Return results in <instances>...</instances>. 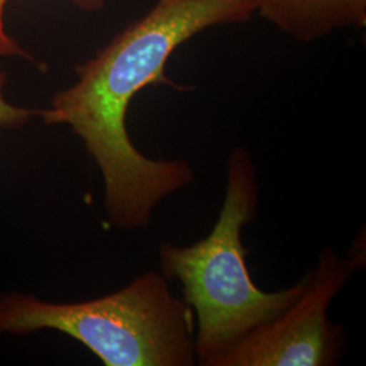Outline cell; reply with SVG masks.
I'll return each mask as SVG.
<instances>
[{"label": "cell", "mask_w": 366, "mask_h": 366, "mask_svg": "<svg viewBox=\"0 0 366 366\" xmlns=\"http://www.w3.org/2000/svg\"><path fill=\"white\" fill-rule=\"evenodd\" d=\"M7 0H0V56H24L29 57L27 53L14 41L4 30L3 11ZM83 11H101L105 7L106 0H69Z\"/></svg>", "instance_id": "6"}, {"label": "cell", "mask_w": 366, "mask_h": 366, "mask_svg": "<svg viewBox=\"0 0 366 366\" xmlns=\"http://www.w3.org/2000/svg\"><path fill=\"white\" fill-rule=\"evenodd\" d=\"M364 263L365 251L342 258L334 249H323L299 299L236 342L209 366L335 365L343 334L328 319V305Z\"/></svg>", "instance_id": "4"}, {"label": "cell", "mask_w": 366, "mask_h": 366, "mask_svg": "<svg viewBox=\"0 0 366 366\" xmlns=\"http://www.w3.org/2000/svg\"><path fill=\"white\" fill-rule=\"evenodd\" d=\"M259 186L249 152L235 148L228 157L227 192L219 219L205 239L187 247L163 243L160 270L166 280L182 284V300L196 312L194 352L201 365L251 331L273 320L299 299L311 270L290 288L267 293L247 269L242 229L254 222Z\"/></svg>", "instance_id": "2"}, {"label": "cell", "mask_w": 366, "mask_h": 366, "mask_svg": "<svg viewBox=\"0 0 366 366\" xmlns=\"http://www.w3.org/2000/svg\"><path fill=\"white\" fill-rule=\"evenodd\" d=\"M254 14L251 0H157L39 110L45 124L69 125L83 140L102 171L106 212L118 229H147L157 202L194 178L184 160H154L136 149L127 131L133 98L154 84L186 90L166 75L171 54L207 29L243 24Z\"/></svg>", "instance_id": "1"}, {"label": "cell", "mask_w": 366, "mask_h": 366, "mask_svg": "<svg viewBox=\"0 0 366 366\" xmlns=\"http://www.w3.org/2000/svg\"><path fill=\"white\" fill-rule=\"evenodd\" d=\"M254 13L292 39L311 42L366 25V0H251Z\"/></svg>", "instance_id": "5"}, {"label": "cell", "mask_w": 366, "mask_h": 366, "mask_svg": "<svg viewBox=\"0 0 366 366\" xmlns=\"http://www.w3.org/2000/svg\"><path fill=\"white\" fill-rule=\"evenodd\" d=\"M6 72L0 64V125L1 127H21L29 121L31 116H39V110H30L25 107L11 105L4 98Z\"/></svg>", "instance_id": "7"}, {"label": "cell", "mask_w": 366, "mask_h": 366, "mask_svg": "<svg viewBox=\"0 0 366 366\" xmlns=\"http://www.w3.org/2000/svg\"><path fill=\"white\" fill-rule=\"evenodd\" d=\"M42 328L81 342L106 366L194 365L193 310L155 272L84 302L53 304L21 293L0 297V332Z\"/></svg>", "instance_id": "3"}]
</instances>
